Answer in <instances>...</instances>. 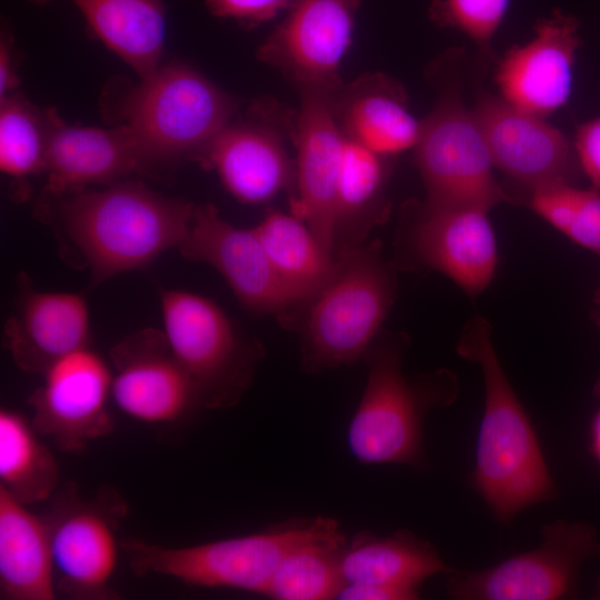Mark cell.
I'll use <instances>...</instances> for the list:
<instances>
[{
  "label": "cell",
  "mask_w": 600,
  "mask_h": 600,
  "mask_svg": "<svg viewBox=\"0 0 600 600\" xmlns=\"http://www.w3.org/2000/svg\"><path fill=\"white\" fill-rule=\"evenodd\" d=\"M111 398L137 421L171 426L189 421L203 409L189 374L163 331L144 328L110 350Z\"/></svg>",
  "instance_id": "4fadbf2b"
},
{
  "label": "cell",
  "mask_w": 600,
  "mask_h": 600,
  "mask_svg": "<svg viewBox=\"0 0 600 600\" xmlns=\"http://www.w3.org/2000/svg\"><path fill=\"white\" fill-rule=\"evenodd\" d=\"M404 337L376 339L366 352L367 383L348 428V447L363 464L424 466L423 422L457 396L453 374L439 370L408 379Z\"/></svg>",
  "instance_id": "3957f363"
},
{
  "label": "cell",
  "mask_w": 600,
  "mask_h": 600,
  "mask_svg": "<svg viewBox=\"0 0 600 600\" xmlns=\"http://www.w3.org/2000/svg\"><path fill=\"white\" fill-rule=\"evenodd\" d=\"M46 193L60 199L90 184L113 183L142 171L139 146L124 124L103 129L63 123L50 111Z\"/></svg>",
  "instance_id": "44dd1931"
},
{
  "label": "cell",
  "mask_w": 600,
  "mask_h": 600,
  "mask_svg": "<svg viewBox=\"0 0 600 600\" xmlns=\"http://www.w3.org/2000/svg\"><path fill=\"white\" fill-rule=\"evenodd\" d=\"M472 111L494 168L523 196L551 183H574L581 170L573 143L542 117L491 94H481Z\"/></svg>",
  "instance_id": "9a60e30c"
},
{
  "label": "cell",
  "mask_w": 600,
  "mask_h": 600,
  "mask_svg": "<svg viewBox=\"0 0 600 600\" xmlns=\"http://www.w3.org/2000/svg\"><path fill=\"white\" fill-rule=\"evenodd\" d=\"M414 211L406 237L417 261L449 278L468 296L483 292L499 263L490 210L426 200Z\"/></svg>",
  "instance_id": "2e32d148"
},
{
  "label": "cell",
  "mask_w": 600,
  "mask_h": 600,
  "mask_svg": "<svg viewBox=\"0 0 600 600\" xmlns=\"http://www.w3.org/2000/svg\"><path fill=\"white\" fill-rule=\"evenodd\" d=\"M362 0H294L258 58L299 87L334 92Z\"/></svg>",
  "instance_id": "5bb4252c"
},
{
  "label": "cell",
  "mask_w": 600,
  "mask_h": 600,
  "mask_svg": "<svg viewBox=\"0 0 600 600\" xmlns=\"http://www.w3.org/2000/svg\"><path fill=\"white\" fill-rule=\"evenodd\" d=\"M452 570L430 542L407 530L388 536L359 532L346 543L340 556L344 583H372L419 591L430 577Z\"/></svg>",
  "instance_id": "cb8c5ba5"
},
{
  "label": "cell",
  "mask_w": 600,
  "mask_h": 600,
  "mask_svg": "<svg viewBox=\"0 0 600 600\" xmlns=\"http://www.w3.org/2000/svg\"><path fill=\"white\" fill-rule=\"evenodd\" d=\"M294 0H206L210 13L254 28L287 11Z\"/></svg>",
  "instance_id": "d6a6232c"
},
{
  "label": "cell",
  "mask_w": 600,
  "mask_h": 600,
  "mask_svg": "<svg viewBox=\"0 0 600 600\" xmlns=\"http://www.w3.org/2000/svg\"><path fill=\"white\" fill-rule=\"evenodd\" d=\"M598 591H599L598 594L600 596V581H599V586H598Z\"/></svg>",
  "instance_id": "74e56055"
},
{
  "label": "cell",
  "mask_w": 600,
  "mask_h": 600,
  "mask_svg": "<svg viewBox=\"0 0 600 600\" xmlns=\"http://www.w3.org/2000/svg\"><path fill=\"white\" fill-rule=\"evenodd\" d=\"M123 106L142 171L197 161L203 148L233 118L236 100L196 69L171 62L141 80Z\"/></svg>",
  "instance_id": "5b68a950"
},
{
  "label": "cell",
  "mask_w": 600,
  "mask_h": 600,
  "mask_svg": "<svg viewBox=\"0 0 600 600\" xmlns=\"http://www.w3.org/2000/svg\"><path fill=\"white\" fill-rule=\"evenodd\" d=\"M57 596L44 517L0 486V599L54 600Z\"/></svg>",
  "instance_id": "603a6c76"
},
{
  "label": "cell",
  "mask_w": 600,
  "mask_h": 600,
  "mask_svg": "<svg viewBox=\"0 0 600 600\" xmlns=\"http://www.w3.org/2000/svg\"><path fill=\"white\" fill-rule=\"evenodd\" d=\"M298 91L292 214L336 257V201L344 134L333 112L332 92L313 87H299Z\"/></svg>",
  "instance_id": "ac0fdd59"
},
{
  "label": "cell",
  "mask_w": 600,
  "mask_h": 600,
  "mask_svg": "<svg viewBox=\"0 0 600 600\" xmlns=\"http://www.w3.org/2000/svg\"><path fill=\"white\" fill-rule=\"evenodd\" d=\"M17 287L16 312L3 333L4 347L20 370L43 374L60 359L88 347L90 317L83 297L38 291L24 272L18 276Z\"/></svg>",
  "instance_id": "ffe728a7"
},
{
  "label": "cell",
  "mask_w": 600,
  "mask_h": 600,
  "mask_svg": "<svg viewBox=\"0 0 600 600\" xmlns=\"http://www.w3.org/2000/svg\"><path fill=\"white\" fill-rule=\"evenodd\" d=\"M128 513V503L110 484L90 499H82L74 482L56 491L43 517L58 593L73 600L119 599L111 580L121 550L117 534Z\"/></svg>",
  "instance_id": "ba28073f"
},
{
  "label": "cell",
  "mask_w": 600,
  "mask_h": 600,
  "mask_svg": "<svg viewBox=\"0 0 600 600\" xmlns=\"http://www.w3.org/2000/svg\"><path fill=\"white\" fill-rule=\"evenodd\" d=\"M98 38L144 80L160 67L162 0H71Z\"/></svg>",
  "instance_id": "d4e9b609"
},
{
  "label": "cell",
  "mask_w": 600,
  "mask_h": 600,
  "mask_svg": "<svg viewBox=\"0 0 600 600\" xmlns=\"http://www.w3.org/2000/svg\"><path fill=\"white\" fill-rule=\"evenodd\" d=\"M279 279L299 308L331 278L336 257L294 214L269 210L253 228Z\"/></svg>",
  "instance_id": "4316f807"
},
{
  "label": "cell",
  "mask_w": 600,
  "mask_h": 600,
  "mask_svg": "<svg viewBox=\"0 0 600 600\" xmlns=\"http://www.w3.org/2000/svg\"><path fill=\"white\" fill-rule=\"evenodd\" d=\"M42 384L30 396L31 423L36 431L67 453L110 434L114 422L108 409L112 372L88 347L52 364Z\"/></svg>",
  "instance_id": "7c38bea8"
},
{
  "label": "cell",
  "mask_w": 600,
  "mask_h": 600,
  "mask_svg": "<svg viewBox=\"0 0 600 600\" xmlns=\"http://www.w3.org/2000/svg\"><path fill=\"white\" fill-rule=\"evenodd\" d=\"M418 590L372 583H344L337 594L340 600H416Z\"/></svg>",
  "instance_id": "e575fe53"
},
{
  "label": "cell",
  "mask_w": 600,
  "mask_h": 600,
  "mask_svg": "<svg viewBox=\"0 0 600 600\" xmlns=\"http://www.w3.org/2000/svg\"><path fill=\"white\" fill-rule=\"evenodd\" d=\"M396 274L381 242H360L336 254L323 288L303 307L301 367L308 373L349 366L377 339L396 299Z\"/></svg>",
  "instance_id": "277c9868"
},
{
  "label": "cell",
  "mask_w": 600,
  "mask_h": 600,
  "mask_svg": "<svg viewBox=\"0 0 600 600\" xmlns=\"http://www.w3.org/2000/svg\"><path fill=\"white\" fill-rule=\"evenodd\" d=\"M597 391L600 398V381L598 383ZM589 440L591 453L600 468V403L590 426Z\"/></svg>",
  "instance_id": "8d00e7d4"
},
{
  "label": "cell",
  "mask_w": 600,
  "mask_h": 600,
  "mask_svg": "<svg viewBox=\"0 0 600 600\" xmlns=\"http://www.w3.org/2000/svg\"><path fill=\"white\" fill-rule=\"evenodd\" d=\"M318 524L319 517L291 519L268 531L183 547L127 537L120 540V549L137 577L160 576L192 587L264 594L284 554Z\"/></svg>",
  "instance_id": "52a82bcc"
},
{
  "label": "cell",
  "mask_w": 600,
  "mask_h": 600,
  "mask_svg": "<svg viewBox=\"0 0 600 600\" xmlns=\"http://www.w3.org/2000/svg\"><path fill=\"white\" fill-rule=\"evenodd\" d=\"M523 202L576 244L600 257V190L558 182L539 187Z\"/></svg>",
  "instance_id": "f546056e"
},
{
  "label": "cell",
  "mask_w": 600,
  "mask_h": 600,
  "mask_svg": "<svg viewBox=\"0 0 600 600\" xmlns=\"http://www.w3.org/2000/svg\"><path fill=\"white\" fill-rule=\"evenodd\" d=\"M599 312H600V300H599Z\"/></svg>",
  "instance_id": "f35d334b"
},
{
  "label": "cell",
  "mask_w": 600,
  "mask_h": 600,
  "mask_svg": "<svg viewBox=\"0 0 600 600\" xmlns=\"http://www.w3.org/2000/svg\"><path fill=\"white\" fill-rule=\"evenodd\" d=\"M579 26L576 17L561 10L539 20L534 37L511 48L500 61L496 73L500 97L542 118L564 104L582 44Z\"/></svg>",
  "instance_id": "d6986e66"
},
{
  "label": "cell",
  "mask_w": 600,
  "mask_h": 600,
  "mask_svg": "<svg viewBox=\"0 0 600 600\" xmlns=\"http://www.w3.org/2000/svg\"><path fill=\"white\" fill-rule=\"evenodd\" d=\"M58 200L61 227L83 256L94 286L179 247L196 208L137 181L87 188Z\"/></svg>",
  "instance_id": "7a4b0ae2"
},
{
  "label": "cell",
  "mask_w": 600,
  "mask_h": 600,
  "mask_svg": "<svg viewBox=\"0 0 600 600\" xmlns=\"http://www.w3.org/2000/svg\"><path fill=\"white\" fill-rule=\"evenodd\" d=\"M296 112L273 101L256 103L231 120L200 152L197 162L214 170L239 201L261 204L296 184V161L287 150Z\"/></svg>",
  "instance_id": "8fae6325"
},
{
  "label": "cell",
  "mask_w": 600,
  "mask_h": 600,
  "mask_svg": "<svg viewBox=\"0 0 600 600\" xmlns=\"http://www.w3.org/2000/svg\"><path fill=\"white\" fill-rule=\"evenodd\" d=\"M178 249L184 259L213 267L251 312L286 317L299 308L253 228L230 224L211 203L194 208L188 234Z\"/></svg>",
  "instance_id": "e0dca14e"
},
{
  "label": "cell",
  "mask_w": 600,
  "mask_h": 600,
  "mask_svg": "<svg viewBox=\"0 0 600 600\" xmlns=\"http://www.w3.org/2000/svg\"><path fill=\"white\" fill-rule=\"evenodd\" d=\"M457 351L480 367L484 384L471 484L494 519L509 522L524 509L552 500L554 481L483 317H474L463 328Z\"/></svg>",
  "instance_id": "6da1fadb"
},
{
  "label": "cell",
  "mask_w": 600,
  "mask_h": 600,
  "mask_svg": "<svg viewBox=\"0 0 600 600\" xmlns=\"http://www.w3.org/2000/svg\"><path fill=\"white\" fill-rule=\"evenodd\" d=\"M39 433L19 412L0 410V486L29 506L51 499L60 470Z\"/></svg>",
  "instance_id": "f1b7e54d"
},
{
  "label": "cell",
  "mask_w": 600,
  "mask_h": 600,
  "mask_svg": "<svg viewBox=\"0 0 600 600\" xmlns=\"http://www.w3.org/2000/svg\"><path fill=\"white\" fill-rule=\"evenodd\" d=\"M346 543L338 522L319 517L316 531L281 559L264 594L278 600L336 599L344 584L340 556Z\"/></svg>",
  "instance_id": "83f0119b"
},
{
  "label": "cell",
  "mask_w": 600,
  "mask_h": 600,
  "mask_svg": "<svg viewBox=\"0 0 600 600\" xmlns=\"http://www.w3.org/2000/svg\"><path fill=\"white\" fill-rule=\"evenodd\" d=\"M13 60L8 42L2 39L0 49V99L13 93L18 86Z\"/></svg>",
  "instance_id": "d590c367"
},
{
  "label": "cell",
  "mask_w": 600,
  "mask_h": 600,
  "mask_svg": "<svg viewBox=\"0 0 600 600\" xmlns=\"http://www.w3.org/2000/svg\"><path fill=\"white\" fill-rule=\"evenodd\" d=\"M160 302L163 332L203 409L236 407L253 380L262 346L246 337L209 298L161 288Z\"/></svg>",
  "instance_id": "8992f818"
},
{
  "label": "cell",
  "mask_w": 600,
  "mask_h": 600,
  "mask_svg": "<svg viewBox=\"0 0 600 600\" xmlns=\"http://www.w3.org/2000/svg\"><path fill=\"white\" fill-rule=\"evenodd\" d=\"M509 0H433L430 19L468 36L479 48L490 43L507 12Z\"/></svg>",
  "instance_id": "1f68e13d"
},
{
  "label": "cell",
  "mask_w": 600,
  "mask_h": 600,
  "mask_svg": "<svg viewBox=\"0 0 600 600\" xmlns=\"http://www.w3.org/2000/svg\"><path fill=\"white\" fill-rule=\"evenodd\" d=\"M413 150L427 201L488 210L511 201L494 178V166L476 116L454 86L443 90L422 120Z\"/></svg>",
  "instance_id": "9c48e42d"
},
{
  "label": "cell",
  "mask_w": 600,
  "mask_h": 600,
  "mask_svg": "<svg viewBox=\"0 0 600 600\" xmlns=\"http://www.w3.org/2000/svg\"><path fill=\"white\" fill-rule=\"evenodd\" d=\"M0 168L22 179L44 171L50 114L44 117L14 92L0 99Z\"/></svg>",
  "instance_id": "4dcf8cb0"
},
{
  "label": "cell",
  "mask_w": 600,
  "mask_h": 600,
  "mask_svg": "<svg viewBox=\"0 0 600 600\" xmlns=\"http://www.w3.org/2000/svg\"><path fill=\"white\" fill-rule=\"evenodd\" d=\"M600 551L592 526L557 520L541 543L493 567L449 572L448 593L459 600H558L576 596L582 564Z\"/></svg>",
  "instance_id": "30bf717a"
},
{
  "label": "cell",
  "mask_w": 600,
  "mask_h": 600,
  "mask_svg": "<svg viewBox=\"0 0 600 600\" xmlns=\"http://www.w3.org/2000/svg\"><path fill=\"white\" fill-rule=\"evenodd\" d=\"M337 121L346 137L387 158L414 149L421 132L403 87L376 72L344 83L331 94Z\"/></svg>",
  "instance_id": "7402d4cb"
},
{
  "label": "cell",
  "mask_w": 600,
  "mask_h": 600,
  "mask_svg": "<svg viewBox=\"0 0 600 600\" xmlns=\"http://www.w3.org/2000/svg\"><path fill=\"white\" fill-rule=\"evenodd\" d=\"M344 134V133H343ZM390 159L344 136L336 201V254L387 220Z\"/></svg>",
  "instance_id": "484cf974"
},
{
  "label": "cell",
  "mask_w": 600,
  "mask_h": 600,
  "mask_svg": "<svg viewBox=\"0 0 600 600\" xmlns=\"http://www.w3.org/2000/svg\"><path fill=\"white\" fill-rule=\"evenodd\" d=\"M572 143L581 172L600 190V117L581 123Z\"/></svg>",
  "instance_id": "836d02e7"
}]
</instances>
